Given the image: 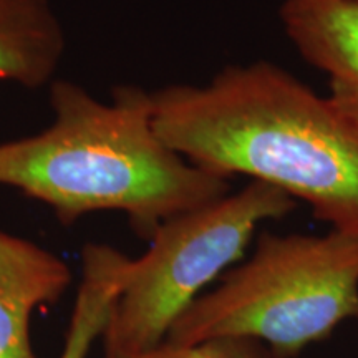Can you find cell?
Wrapping results in <instances>:
<instances>
[{"label": "cell", "mask_w": 358, "mask_h": 358, "mask_svg": "<svg viewBox=\"0 0 358 358\" xmlns=\"http://www.w3.org/2000/svg\"><path fill=\"white\" fill-rule=\"evenodd\" d=\"M105 358H274L266 343L248 337H217L198 343L161 342L143 352H105Z\"/></svg>", "instance_id": "cell-9"}, {"label": "cell", "mask_w": 358, "mask_h": 358, "mask_svg": "<svg viewBox=\"0 0 358 358\" xmlns=\"http://www.w3.org/2000/svg\"><path fill=\"white\" fill-rule=\"evenodd\" d=\"M66 35L50 0H0V82L50 87Z\"/></svg>", "instance_id": "cell-7"}, {"label": "cell", "mask_w": 358, "mask_h": 358, "mask_svg": "<svg viewBox=\"0 0 358 358\" xmlns=\"http://www.w3.org/2000/svg\"><path fill=\"white\" fill-rule=\"evenodd\" d=\"M358 322V236L262 232L248 261L201 294L166 335L171 343L248 337L295 358Z\"/></svg>", "instance_id": "cell-3"}, {"label": "cell", "mask_w": 358, "mask_h": 358, "mask_svg": "<svg viewBox=\"0 0 358 358\" xmlns=\"http://www.w3.org/2000/svg\"><path fill=\"white\" fill-rule=\"evenodd\" d=\"M158 136L224 178L244 174L358 236V133L329 98L271 62L229 65L206 85L151 92Z\"/></svg>", "instance_id": "cell-1"}, {"label": "cell", "mask_w": 358, "mask_h": 358, "mask_svg": "<svg viewBox=\"0 0 358 358\" xmlns=\"http://www.w3.org/2000/svg\"><path fill=\"white\" fill-rule=\"evenodd\" d=\"M64 259L24 237L0 231V358H37L30 320L70 287Z\"/></svg>", "instance_id": "cell-6"}, {"label": "cell", "mask_w": 358, "mask_h": 358, "mask_svg": "<svg viewBox=\"0 0 358 358\" xmlns=\"http://www.w3.org/2000/svg\"><path fill=\"white\" fill-rule=\"evenodd\" d=\"M53 122L0 143V186L53 209L60 222L120 211L150 241L159 226L231 192V179L196 166L158 136L151 92L116 87L101 101L82 85L53 80Z\"/></svg>", "instance_id": "cell-2"}, {"label": "cell", "mask_w": 358, "mask_h": 358, "mask_svg": "<svg viewBox=\"0 0 358 358\" xmlns=\"http://www.w3.org/2000/svg\"><path fill=\"white\" fill-rule=\"evenodd\" d=\"M297 201L250 181L237 192L168 219L133 259L103 334L105 352H143L164 342L174 322L206 285L244 257L259 224L280 219Z\"/></svg>", "instance_id": "cell-4"}, {"label": "cell", "mask_w": 358, "mask_h": 358, "mask_svg": "<svg viewBox=\"0 0 358 358\" xmlns=\"http://www.w3.org/2000/svg\"><path fill=\"white\" fill-rule=\"evenodd\" d=\"M133 259L108 244H87L82 254V279L75 299L65 345L58 358H87L103 338L111 312L122 294Z\"/></svg>", "instance_id": "cell-8"}, {"label": "cell", "mask_w": 358, "mask_h": 358, "mask_svg": "<svg viewBox=\"0 0 358 358\" xmlns=\"http://www.w3.org/2000/svg\"><path fill=\"white\" fill-rule=\"evenodd\" d=\"M279 17L303 60L327 75V98L358 133V0H284Z\"/></svg>", "instance_id": "cell-5"}]
</instances>
